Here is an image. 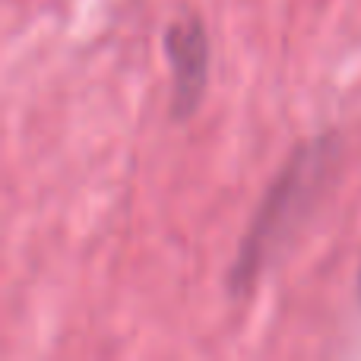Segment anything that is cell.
I'll return each instance as SVG.
<instances>
[{"label":"cell","instance_id":"1","mask_svg":"<svg viewBox=\"0 0 361 361\" xmlns=\"http://www.w3.org/2000/svg\"><path fill=\"white\" fill-rule=\"evenodd\" d=\"M336 146L339 140L333 133H324V137L305 143L288 159L282 175L276 178L273 190L263 200L260 212H257L254 225H250L247 238L241 244V254H238L235 267L228 273V288L235 295L250 292V286L263 273V267L273 260L282 241L305 219L307 206L314 203L320 184H324V178L330 175L333 162H336Z\"/></svg>","mask_w":361,"mask_h":361},{"label":"cell","instance_id":"2","mask_svg":"<svg viewBox=\"0 0 361 361\" xmlns=\"http://www.w3.org/2000/svg\"><path fill=\"white\" fill-rule=\"evenodd\" d=\"M165 57L171 70V118L187 121L206 95L212 61L209 32L197 13H187L165 29Z\"/></svg>","mask_w":361,"mask_h":361},{"label":"cell","instance_id":"3","mask_svg":"<svg viewBox=\"0 0 361 361\" xmlns=\"http://www.w3.org/2000/svg\"><path fill=\"white\" fill-rule=\"evenodd\" d=\"M358 295H361V269H358Z\"/></svg>","mask_w":361,"mask_h":361}]
</instances>
